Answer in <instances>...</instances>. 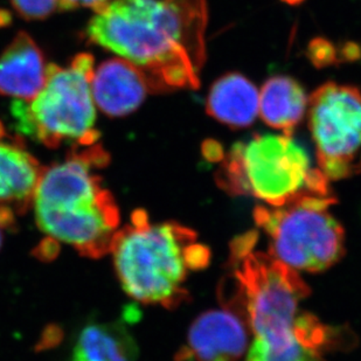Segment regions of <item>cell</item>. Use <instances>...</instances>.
Returning a JSON list of instances; mask_svg holds the SVG:
<instances>
[{"label": "cell", "mask_w": 361, "mask_h": 361, "mask_svg": "<svg viewBox=\"0 0 361 361\" xmlns=\"http://www.w3.org/2000/svg\"><path fill=\"white\" fill-rule=\"evenodd\" d=\"M295 330V329H293ZM245 361H325L322 352L307 348L296 332L275 341L254 338Z\"/></svg>", "instance_id": "16"}, {"label": "cell", "mask_w": 361, "mask_h": 361, "mask_svg": "<svg viewBox=\"0 0 361 361\" xmlns=\"http://www.w3.org/2000/svg\"><path fill=\"white\" fill-rule=\"evenodd\" d=\"M12 6L26 20H40L59 8V0H10Z\"/></svg>", "instance_id": "18"}, {"label": "cell", "mask_w": 361, "mask_h": 361, "mask_svg": "<svg viewBox=\"0 0 361 361\" xmlns=\"http://www.w3.org/2000/svg\"><path fill=\"white\" fill-rule=\"evenodd\" d=\"M149 92L147 76L124 59H110L94 71L92 99L95 106L108 116L123 117L133 113Z\"/></svg>", "instance_id": "10"}, {"label": "cell", "mask_w": 361, "mask_h": 361, "mask_svg": "<svg viewBox=\"0 0 361 361\" xmlns=\"http://www.w3.org/2000/svg\"><path fill=\"white\" fill-rule=\"evenodd\" d=\"M99 145L73 147L65 161L42 167L32 204L39 228L81 255L110 252L120 231V209L94 170L108 164Z\"/></svg>", "instance_id": "2"}, {"label": "cell", "mask_w": 361, "mask_h": 361, "mask_svg": "<svg viewBox=\"0 0 361 361\" xmlns=\"http://www.w3.org/2000/svg\"><path fill=\"white\" fill-rule=\"evenodd\" d=\"M330 197L304 195L282 207L257 206L256 225L269 240V254L295 270L319 273L344 256V228L329 208Z\"/></svg>", "instance_id": "7"}, {"label": "cell", "mask_w": 361, "mask_h": 361, "mask_svg": "<svg viewBox=\"0 0 361 361\" xmlns=\"http://www.w3.org/2000/svg\"><path fill=\"white\" fill-rule=\"evenodd\" d=\"M338 53V62L345 63H355L361 60V46L355 41H346L341 44Z\"/></svg>", "instance_id": "20"}, {"label": "cell", "mask_w": 361, "mask_h": 361, "mask_svg": "<svg viewBox=\"0 0 361 361\" xmlns=\"http://www.w3.org/2000/svg\"><path fill=\"white\" fill-rule=\"evenodd\" d=\"M204 0H111L90 19L87 40L144 73L152 92L199 87Z\"/></svg>", "instance_id": "1"}, {"label": "cell", "mask_w": 361, "mask_h": 361, "mask_svg": "<svg viewBox=\"0 0 361 361\" xmlns=\"http://www.w3.org/2000/svg\"><path fill=\"white\" fill-rule=\"evenodd\" d=\"M248 322L235 307L221 304L200 314L188 331L178 361H239L248 348Z\"/></svg>", "instance_id": "9"}, {"label": "cell", "mask_w": 361, "mask_h": 361, "mask_svg": "<svg viewBox=\"0 0 361 361\" xmlns=\"http://www.w3.org/2000/svg\"><path fill=\"white\" fill-rule=\"evenodd\" d=\"M309 126L329 180L361 173V92L327 82L311 95Z\"/></svg>", "instance_id": "8"}, {"label": "cell", "mask_w": 361, "mask_h": 361, "mask_svg": "<svg viewBox=\"0 0 361 361\" xmlns=\"http://www.w3.org/2000/svg\"><path fill=\"white\" fill-rule=\"evenodd\" d=\"M284 3L289 4L291 6H297L300 4L303 3L304 0H282Z\"/></svg>", "instance_id": "23"}, {"label": "cell", "mask_w": 361, "mask_h": 361, "mask_svg": "<svg viewBox=\"0 0 361 361\" xmlns=\"http://www.w3.org/2000/svg\"><path fill=\"white\" fill-rule=\"evenodd\" d=\"M123 290L142 304L177 307L190 298L185 282L190 270L204 269L211 252L193 229L178 222L152 224L137 211L117 232L110 249Z\"/></svg>", "instance_id": "3"}, {"label": "cell", "mask_w": 361, "mask_h": 361, "mask_svg": "<svg viewBox=\"0 0 361 361\" xmlns=\"http://www.w3.org/2000/svg\"><path fill=\"white\" fill-rule=\"evenodd\" d=\"M47 68L35 41L18 33L0 55V95L30 102L44 87Z\"/></svg>", "instance_id": "11"}, {"label": "cell", "mask_w": 361, "mask_h": 361, "mask_svg": "<svg viewBox=\"0 0 361 361\" xmlns=\"http://www.w3.org/2000/svg\"><path fill=\"white\" fill-rule=\"evenodd\" d=\"M259 104L254 83L239 73H228L212 85L206 113L232 129H243L255 122Z\"/></svg>", "instance_id": "13"}, {"label": "cell", "mask_w": 361, "mask_h": 361, "mask_svg": "<svg viewBox=\"0 0 361 361\" xmlns=\"http://www.w3.org/2000/svg\"><path fill=\"white\" fill-rule=\"evenodd\" d=\"M42 167L24 142L10 137L0 122V207L23 212L32 204Z\"/></svg>", "instance_id": "12"}, {"label": "cell", "mask_w": 361, "mask_h": 361, "mask_svg": "<svg viewBox=\"0 0 361 361\" xmlns=\"http://www.w3.org/2000/svg\"><path fill=\"white\" fill-rule=\"evenodd\" d=\"M136 352L120 324H90L80 334L71 361H135Z\"/></svg>", "instance_id": "15"}, {"label": "cell", "mask_w": 361, "mask_h": 361, "mask_svg": "<svg viewBox=\"0 0 361 361\" xmlns=\"http://www.w3.org/2000/svg\"><path fill=\"white\" fill-rule=\"evenodd\" d=\"M307 106L303 87L290 76H273L261 89L259 109L263 122L286 135H293L303 120Z\"/></svg>", "instance_id": "14"}, {"label": "cell", "mask_w": 361, "mask_h": 361, "mask_svg": "<svg viewBox=\"0 0 361 361\" xmlns=\"http://www.w3.org/2000/svg\"><path fill=\"white\" fill-rule=\"evenodd\" d=\"M16 222V212L11 208L0 207V247L3 243L4 234L12 227Z\"/></svg>", "instance_id": "22"}, {"label": "cell", "mask_w": 361, "mask_h": 361, "mask_svg": "<svg viewBox=\"0 0 361 361\" xmlns=\"http://www.w3.org/2000/svg\"><path fill=\"white\" fill-rule=\"evenodd\" d=\"M111 0H59V8L63 11L75 10L79 7L92 8L94 12H99Z\"/></svg>", "instance_id": "19"}, {"label": "cell", "mask_w": 361, "mask_h": 361, "mask_svg": "<svg viewBox=\"0 0 361 361\" xmlns=\"http://www.w3.org/2000/svg\"><path fill=\"white\" fill-rule=\"evenodd\" d=\"M256 233L232 243V275L225 280L220 300L245 314L255 338L274 341L293 334L298 307L310 288L296 270L266 252H254Z\"/></svg>", "instance_id": "5"}, {"label": "cell", "mask_w": 361, "mask_h": 361, "mask_svg": "<svg viewBox=\"0 0 361 361\" xmlns=\"http://www.w3.org/2000/svg\"><path fill=\"white\" fill-rule=\"evenodd\" d=\"M307 58L316 68L322 69L337 65V48L330 40L317 37L309 42L307 48Z\"/></svg>", "instance_id": "17"}, {"label": "cell", "mask_w": 361, "mask_h": 361, "mask_svg": "<svg viewBox=\"0 0 361 361\" xmlns=\"http://www.w3.org/2000/svg\"><path fill=\"white\" fill-rule=\"evenodd\" d=\"M201 151H202V156H204V159L212 161V163L221 161L225 158L224 147H222L221 144L219 143L218 140H204Z\"/></svg>", "instance_id": "21"}, {"label": "cell", "mask_w": 361, "mask_h": 361, "mask_svg": "<svg viewBox=\"0 0 361 361\" xmlns=\"http://www.w3.org/2000/svg\"><path fill=\"white\" fill-rule=\"evenodd\" d=\"M94 58L80 53L68 67L48 66L44 85L35 99H14L11 113L17 129L44 147L56 149L63 143L89 147L99 140L92 99Z\"/></svg>", "instance_id": "6"}, {"label": "cell", "mask_w": 361, "mask_h": 361, "mask_svg": "<svg viewBox=\"0 0 361 361\" xmlns=\"http://www.w3.org/2000/svg\"><path fill=\"white\" fill-rule=\"evenodd\" d=\"M215 179L229 195H252L271 207L304 195H331L326 176L311 167L307 151L286 133H255L248 142L234 144Z\"/></svg>", "instance_id": "4"}]
</instances>
